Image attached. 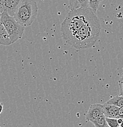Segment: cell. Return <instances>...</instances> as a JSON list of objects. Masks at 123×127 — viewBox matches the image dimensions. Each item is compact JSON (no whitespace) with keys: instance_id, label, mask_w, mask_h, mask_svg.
Instances as JSON below:
<instances>
[{"instance_id":"cell-7","label":"cell","mask_w":123,"mask_h":127,"mask_svg":"<svg viewBox=\"0 0 123 127\" xmlns=\"http://www.w3.org/2000/svg\"><path fill=\"white\" fill-rule=\"evenodd\" d=\"M119 109L120 108L113 104L106 102L103 104V112L104 115L108 118L118 119Z\"/></svg>"},{"instance_id":"cell-8","label":"cell","mask_w":123,"mask_h":127,"mask_svg":"<svg viewBox=\"0 0 123 127\" xmlns=\"http://www.w3.org/2000/svg\"><path fill=\"white\" fill-rule=\"evenodd\" d=\"M0 43L2 45L12 44L8 32L2 23H0Z\"/></svg>"},{"instance_id":"cell-5","label":"cell","mask_w":123,"mask_h":127,"mask_svg":"<svg viewBox=\"0 0 123 127\" xmlns=\"http://www.w3.org/2000/svg\"><path fill=\"white\" fill-rule=\"evenodd\" d=\"M22 1L23 0H0L1 12L7 11L9 15L14 16Z\"/></svg>"},{"instance_id":"cell-12","label":"cell","mask_w":123,"mask_h":127,"mask_svg":"<svg viewBox=\"0 0 123 127\" xmlns=\"http://www.w3.org/2000/svg\"><path fill=\"white\" fill-rule=\"evenodd\" d=\"M102 0H89V7L95 13L97 12Z\"/></svg>"},{"instance_id":"cell-11","label":"cell","mask_w":123,"mask_h":127,"mask_svg":"<svg viewBox=\"0 0 123 127\" xmlns=\"http://www.w3.org/2000/svg\"><path fill=\"white\" fill-rule=\"evenodd\" d=\"M95 127H110L106 120V117L104 114L99 117L97 120L92 122Z\"/></svg>"},{"instance_id":"cell-17","label":"cell","mask_w":123,"mask_h":127,"mask_svg":"<svg viewBox=\"0 0 123 127\" xmlns=\"http://www.w3.org/2000/svg\"><path fill=\"white\" fill-rule=\"evenodd\" d=\"M2 108H3V106H2V103H1V112H2Z\"/></svg>"},{"instance_id":"cell-15","label":"cell","mask_w":123,"mask_h":127,"mask_svg":"<svg viewBox=\"0 0 123 127\" xmlns=\"http://www.w3.org/2000/svg\"><path fill=\"white\" fill-rule=\"evenodd\" d=\"M118 115H119V118H123V107L120 108V109H119Z\"/></svg>"},{"instance_id":"cell-3","label":"cell","mask_w":123,"mask_h":127,"mask_svg":"<svg viewBox=\"0 0 123 127\" xmlns=\"http://www.w3.org/2000/svg\"><path fill=\"white\" fill-rule=\"evenodd\" d=\"M38 6L35 0H23L14 17L23 26H31L38 16Z\"/></svg>"},{"instance_id":"cell-10","label":"cell","mask_w":123,"mask_h":127,"mask_svg":"<svg viewBox=\"0 0 123 127\" xmlns=\"http://www.w3.org/2000/svg\"><path fill=\"white\" fill-rule=\"evenodd\" d=\"M107 103L116 106L119 108H121V107H123V96L117 95V96H113L111 98L107 101Z\"/></svg>"},{"instance_id":"cell-13","label":"cell","mask_w":123,"mask_h":127,"mask_svg":"<svg viewBox=\"0 0 123 127\" xmlns=\"http://www.w3.org/2000/svg\"><path fill=\"white\" fill-rule=\"evenodd\" d=\"M107 122L110 127H119L120 125L118 122V119L113 118H108L106 117Z\"/></svg>"},{"instance_id":"cell-16","label":"cell","mask_w":123,"mask_h":127,"mask_svg":"<svg viewBox=\"0 0 123 127\" xmlns=\"http://www.w3.org/2000/svg\"><path fill=\"white\" fill-rule=\"evenodd\" d=\"M118 124L120 125L123 124V118H119L118 119Z\"/></svg>"},{"instance_id":"cell-4","label":"cell","mask_w":123,"mask_h":127,"mask_svg":"<svg viewBox=\"0 0 123 127\" xmlns=\"http://www.w3.org/2000/svg\"><path fill=\"white\" fill-rule=\"evenodd\" d=\"M0 20L1 23L8 32L12 43H15L22 38L25 31V26L18 23L14 16L9 15L7 11H4L1 12Z\"/></svg>"},{"instance_id":"cell-9","label":"cell","mask_w":123,"mask_h":127,"mask_svg":"<svg viewBox=\"0 0 123 127\" xmlns=\"http://www.w3.org/2000/svg\"><path fill=\"white\" fill-rule=\"evenodd\" d=\"M71 10L89 7V0H69Z\"/></svg>"},{"instance_id":"cell-2","label":"cell","mask_w":123,"mask_h":127,"mask_svg":"<svg viewBox=\"0 0 123 127\" xmlns=\"http://www.w3.org/2000/svg\"><path fill=\"white\" fill-rule=\"evenodd\" d=\"M101 26L97 16L77 32L67 43L77 50L92 47L98 40Z\"/></svg>"},{"instance_id":"cell-18","label":"cell","mask_w":123,"mask_h":127,"mask_svg":"<svg viewBox=\"0 0 123 127\" xmlns=\"http://www.w3.org/2000/svg\"><path fill=\"white\" fill-rule=\"evenodd\" d=\"M120 126H121V127H123V124H121V125H120Z\"/></svg>"},{"instance_id":"cell-6","label":"cell","mask_w":123,"mask_h":127,"mask_svg":"<svg viewBox=\"0 0 123 127\" xmlns=\"http://www.w3.org/2000/svg\"><path fill=\"white\" fill-rule=\"evenodd\" d=\"M104 114L103 112V104H94L91 105L89 109L86 116V122H92L94 120H97L100 116Z\"/></svg>"},{"instance_id":"cell-14","label":"cell","mask_w":123,"mask_h":127,"mask_svg":"<svg viewBox=\"0 0 123 127\" xmlns=\"http://www.w3.org/2000/svg\"><path fill=\"white\" fill-rule=\"evenodd\" d=\"M118 85L120 86V95H119L123 96V74L122 76L118 80Z\"/></svg>"},{"instance_id":"cell-1","label":"cell","mask_w":123,"mask_h":127,"mask_svg":"<svg viewBox=\"0 0 123 127\" xmlns=\"http://www.w3.org/2000/svg\"><path fill=\"white\" fill-rule=\"evenodd\" d=\"M96 16V13L90 7L71 10L61 25L62 37L67 42Z\"/></svg>"}]
</instances>
